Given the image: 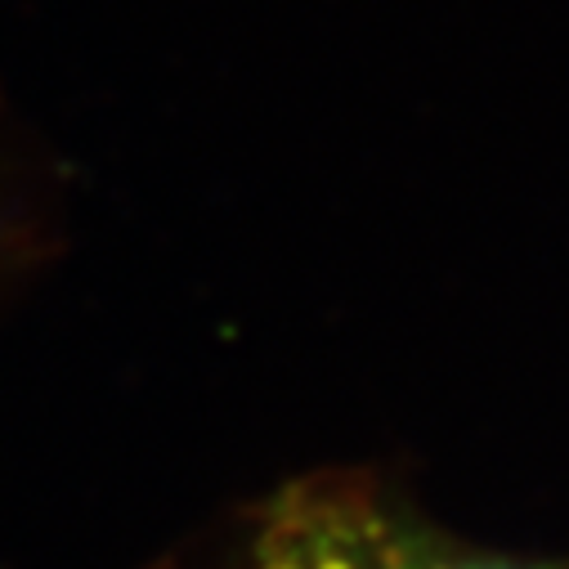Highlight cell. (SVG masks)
Returning a JSON list of instances; mask_svg holds the SVG:
<instances>
[{
    "label": "cell",
    "mask_w": 569,
    "mask_h": 569,
    "mask_svg": "<svg viewBox=\"0 0 569 569\" xmlns=\"http://www.w3.org/2000/svg\"><path fill=\"white\" fill-rule=\"evenodd\" d=\"M238 569H542L462 547L359 480L315 476L282 489L242 547Z\"/></svg>",
    "instance_id": "obj_1"
}]
</instances>
